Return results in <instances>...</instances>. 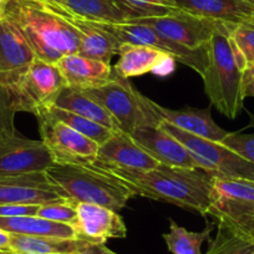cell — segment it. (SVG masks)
Here are the masks:
<instances>
[{"label":"cell","mask_w":254,"mask_h":254,"mask_svg":"<svg viewBox=\"0 0 254 254\" xmlns=\"http://www.w3.org/2000/svg\"><path fill=\"white\" fill-rule=\"evenodd\" d=\"M120 178L135 196L175 204L207 217L212 201L213 177L201 168L157 167L142 172L109 170Z\"/></svg>","instance_id":"1"},{"label":"cell","mask_w":254,"mask_h":254,"mask_svg":"<svg viewBox=\"0 0 254 254\" xmlns=\"http://www.w3.org/2000/svg\"><path fill=\"white\" fill-rule=\"evenodd\" d=\"M248 66L232 39L228 24L219 21L206 46V67L202 75L211 104L234 120L243 109V75Z\"/></svg>","instance_id":"2"},{"label":"cell","mask_w":254,"mask_h":254,"mask_svg":"<svg viewBox=\"0 0 254 254\" xmlns=\"http://www.w3.org/2000/svg\"><path fill=\"white\" fill-rule=\"evenodd\" d=\"M5 18L23 33L38 59L56 64L79 53L76 29L41 0H10Z\"/></svg>","instance_id":"3"},{"label":"cell","mask_w":254,"mask_h":254,"mask_svg":"<svg viewBox=\"0 0 254 254\" xmlns=\"http://www.w3.org/2000/svg\"><path fill=\"white\" fill-rule=\"evenodd\" d=\"M46 176L75 203H91L119 212L135 193L111 171L96 163L54 162Z\"/></svg>","instance_id":"4"},{"label":"cell","mask_w":254,"mask_h":254,"mask_svg":"<svg viewBox=\"0 0 254 254\" xmlns=\"http://www.w3.org/2000/svg\"><path fill=\"white\" fill-rule=\"evenodd\" d=\"M207 216L254 243V181L213 177Z\"/></svg>","instance_id":"5"},{"label":"cell","mask_w":254,"mask_h":254,"mask_svg":"<svg viewBox=\"0 0 254 254\" xmlns=\"http://www.w3.org/2000/svg\"><path fill=\"white\" fill-rule=\"evenodd\" d=\"M109 111L120 130L128 135L142 125H161L162 120L153 111L151 100L143 96L128 81L115 74L105 85L86 90Z\"/></svg>","instance_id":"6"},{"label":"cell","mask_w":254,"mask_h":254,"mask_svg":"<svg viewBox=\"0 0 254 254\" xmlns=\"http://www.w3.org/2000/svg\"><path fill=\"white\" fill-rule=\"evenodd\" d=\"M161 125L190 151L197 167L206 171L212 177L254 181V163L223 143L190 135L165 121Z\"/></svg>","instance_id":"7"},{"label":"cell","mask_w":254,"mask_h":254,"mask_svg":"<svg viewBox=\"0 0 254 254\" xmlns=\"http://www.w3.org/2000/svg\"><path fill=\"white\" fill-rule=\"evenodd\" d=\"M41 141L59 163H95L100 145L40 110L35 114Z\"/></svg>","instance_id":"8"},{"label":"cell","mask_w":254,"mask_h":254,"mask_svg":"<svg viewBox=\"0 0 254 254\" xmlns=\"http://www.w3.org/2000/svg\"><path fill=\"white\" fill-rule=\"evenodd\" d=\"M100 29L106 33L111 34L121 44H136V45H146L151 48L160 49L171 54L176 61L185 64L190 69L203 75L206 67V49L199 51L190 50L187 48L178 45L167 40L160 34L156 33L152 28L143 24L126 21V23H100V21H91Z\"/></svg>","instance_id":"9"},{"label":"cell","mask_w":254,"mask_h":254,"mask_svg":"<svg viewBox=\"0 0 254 254\" xmlns=\"http://www.w3.org/2000/svg\"><path fill=\"white\" fill-rule=\"evenodd\" d=\"M36 56L28 40L8 18L0 20V85L18 96ZM18 105V104H16Z\"/></svg>","instance_id":"10"},{"label":"cell","mask_w":254,"mask_h":254,"mask_svg":"<svg viewBox=\"0 0 254 254\" xmlns=\"http://www.w3.org/2000/svg\"><path fill=\"white\" fill-rule=\"evenodd\" d=\"M130 21L150 26L167 40L193 51L206 49L219 23L182 10L157 18L136 19Z\"/></svg>","instance_id":"11"},{"label":"cell","mask_w":254,"mask_h":254,"mask_svg":"<svg viewBox=\"0 0 254 254\" xmlns=\"http://www.w3.org/2000/svg\"><path fill=\"white\" fill-rule=\"evenodd\" d=\"M56 64L36 58L29 67L16 96L19 111L36 114V111L55 104L56 99L66 87Z\"/></svg>","instance_id":"12"},{"label":"cell","mask_w":254,"mask_h":254,"mask_svg":"<svg viewBox=\"0 0 254 254\" xmlns=\"http://www.w3.org/2000/svg\"><path fill=\"white\" fill-rule=\"evenodd\" d=\"M71 201L45 172L0 176V204H46Z\"/></svg>","instance_id":"13"},{"label":"cell","mask_w":254,"mask_h":254,"mask_svg":"<svg viewBox=\"0 0 254 254\" xmlns=\"http://www.w3.org/2000/svg\"><path fill=\"white\" fill-rule=\"evenodd\" d=\"M53 163V156L41 140H30L16 133L0 142V176L45 172Z\"/></svg>","instance_id":"14"},{"label":"cell","mask_w":254,"mask_h":254,"mask_svg":"<svg viewBox=\"0 0 254 254\" xmlns=\"http://www.w3.org/2000/svg\"><path fill=\"white\" fill-rule=\"evenodd\" d=\"M95 163L106 170L131 172L150 171L160 165L132 136L122 130L115 131L109 140L100 145Z\"/></svg>","instance_id":"15"},{"label":"cell","mask_w":254,"mask_h":254,"mask_svg":"<svg viewBox=\"0 0 254 254\" xmlns=\"http://www.w3.org/2000/svg\"><path fill=\"white\" fill-rule=\"evenodd\" d=\"M77 217L72 224L76 238L105 244L109 239L125 238L127 228L119 212L91 203H76Z\"/></svg>","instance_id":"16"},{"label":"cell","mask_w":254,"mask_h":254,"mask_svg":"<svg viewBox=\"0 0 254 254\" xmlns=\"http://www.w3.org/2000/svg\"><path fill=\"white\" fill-rule=\"evenodd\" d=\"M119 61L114 66L115 74L128 79L153 72L167 76L175 70V58L160 49L136 44H121Z\"/></svg>","instance_id":"17"},{"label":"cell","mask_w":254,"mask_h":254,"mask_svg":"<svg viewBox=\"0 0 254 254\" xmlns=\"http://www.w3.org/2000/svg\"><path fill=\"white\" fill-rule=\"evenodd\" d=\"M131 136L160 165L197 168L190 151L166 131L162 125H142L138 126Z\"/></svg>","instance_id":"18"},{"label":"cell","mask_w":254,"mask_h":254,"mask_svg":"<svg viewBox=\"0 0 254 254\" xmlns=\"http://www.w3.org/2000/svg\"><path fill=\"white\" fill-rule=\"evenodd\" d=\"M44 3L59 15L63 16L64 19H66L76 29L80 38L79 53L77 54L109 64L111 59L119 54L121 43L111 34L100 29L90 20L80 18L61 4L48 3V1H44Z\"/></svg>","instance_id":"19"},{"label":"cell","mask_w":254,"mask_h":254,"mask_svg":"<svg viewBox=\"0 0 254 254\" xmlns=\"http://www.w3.org/2000/svg\"><path fill=\"white\" fill-rule=\"evenodd\" d=\"M151 106L162 121L190 135L214 142H221L228 135L226 130H223L213 121L209 107L203 110L192 109V107L183 110H171L156 104L152 100H151Z\"/></svg>","instance_id":"20"},{"label":"cell","mask_w":254,"mask_h":254,"mask_svg":"<svg viewBox=\"0 0 254 254\" xmlns=\"http://www.w3.org/2000/svg\"><path fill=\"white\" fill-rule=\"evenodd\" d=\"M67 86L89 90L105 85L114 77L109 63L86 58L80 54L65 55L56 63Z\"/></svg>","instance_id":"21"},{"label":"cell","mask_w":254,"mask_h":254,"mask_svg":"<svg viewBox=\"0 0 254 254\" xmlns=\"http://www.w3.org/2000/svg\"><path fill=\"white\" fill-rule=\"evenodd\" d=\"M54 105L60 109L74 112L85 119L91 120V121L102 125L112 131L120 130L119 125L115 121L114 117L86 90L71 86L64 87Z\"/></svg>","instance_id":"22"},{"label":"cell","mask_w":254,"mask_h":254,"mask_svg":"<svg viewBox=\"0 0 254 254\" xmlns=\"http://www.w3.org/2000/svg\"><path fill=\"white\" fill-rule=\"evenodd\" d=\"M0 229L6 233L23 236L76 238V233L71 224L58 223L39 216L0 217Z\"/></svg>","instance_id":"23"},{"label":"cell","mask_w":254,"mask_h":254,"mask_svg":"<svg viewBox=\"0 0 254 254\" xmlns=\"http://www.w3.org/2000/svg\"><path fill=\"white\" fill-rule=\"evenodd\" d=\"M11 254H74L89 242L76 238L33 237L9 233Z\"/></svg>","instance_id":"24"},{"label":"cell","mask_w":254,"mask_h":254,"mask_svg":"<svg viewBox=\"0 0 254 254\" xmlns=\"http://www.w3.org/2000/svg\"><path fill=\"white\" fill-rule=\"evenodd\" d=\"M80 18L100 23H126L127 18L112 0H64L61 4Z\"/></svg>","instance_id":"25"},{"label":"cell","mask_w":254,"mask_h":254,"mask_svg":"<svg viewBox=\"0 0 254 254\" xmlns=\"http://www.w3.org/2000/svg\"><path fill=\"white\" fill-rule=\"evenodd\" d=\"M212 231V223H207L202 232H190L171 219L170 232L163 234V239L172 254H202V244L209 241Z\"/></svg>","instance_id":"26"},{"label":"cell","mask_w":254,"mask_h":254,"mask_svg":"<svg viewBox=\"0 0 254 254\" xmlns=\"http://www.w3.org/2000/svg\"><path fill=\"white\" fill-rule=\"evenodd\" d=\"M41 110L45 111L48 115H50L51 117H54V119L59 120V121H61L63 124L67 125L69 127L76 130L77 132H80L81 135L94 140L95 142H97L99 145H101L105 141L109 140L112 136V133L115 132V131L110 130L107 127L102 126V125L96 124V122L91 121V120L85 119V117L79 116V115L67 111V110L60 109V107L55 106V105H51V106L45 107V109ZM39 111H40V110H39Z\"/></svg>","instance_id":"27"},{"label":"cell","mask_w":254,"mask_h":254,"mask_svg":"<svg viewBox=\"0 0 254 254\" xmlns=\"http://www.w3.org/2000/svg\"><path fill=\"white\" fill-rule=\"evenodd\" d=\"M125 14L127 21L136 19L157 18L180 11L173 0H112Z\"/></svg>","instance_id":"28"},{"label":"cell","mask_w":254,"mask_h":254,"mask_svg":"<svg viewBox=\"0 0 254 254\" xmlns=\"http://www.w3.org/2000/svg\"><path fill=\"white\" fill-rule=\"evenodd\" d=\"M254 243L232 231L226 224L217 222V234L209 242L206 254H253Z\"/></svg>","instance_id":"29"},{"label":"cell","mask_w":254,"mask_h":254,"mask_svg":"<svg viewBox=\"0 0 254 254\" xmlns=\"http://www.w3.org/2000/svg\"><path fill=\"white\" fill-rule=\"evenodd\" d=\"M19 112L13 92L0 85V142L16 133L15 115Z\"/></svg>","instance_id":"30"},{"label":"cell","mask_w":254,"mask_h":254,"mask_svg":"<svg viewBox=\"0 0 254 254\" xmlns=\"http://www.w3.org/2000/svg\"><path fill=\"white\" fill-rule=\"evenodd\" d=\"M36 216L58 223L74 224L76 221V203L72 201L55 202V203L41 204Z\"/></svg>","instance_id":"31"},{"label":"cell","mask_w":254,"mask_h":254,"mask_svg":"<svg viewBox=\"0 0 254 254\" xmlns=\"http://www.w3.org/2000/svg\"><path fill=\"white\" fill-rule=\"evenodd\" d=\"M232 39L248 64H254V25L252 24H228Z\"/></svg>","instance_id":"32"},{"label":"cell","mask_w":254,"mask_h":254,"mask_svg":"<svg viewBox=\"0 0 254 254\" xmlns=\"http://www.w3.org/2000/svg\"><path fill=\"white\" fill-rule=\"evenodd\" d=\"M221 143L233 150L249 162L254 163V132H228Z\"/></svg>","instance_id":"33"},{"label":"cell","mask_w":254,"mask_h":254,"mask_svg":"<svg viewBox=\"0 0 254 254\" xmlns=\"http://www.w3.org/2000/svg\"><path fill=\"white\" fill-rule=\"evenodd\" d=\"M41 204H0V217L36 216Z\"/></svg>","instance_id":"34"},{"label":"cell","mask_w":254,"mask_h":254,"mask_svg":"<svg viewBox=\"0 0 254 254\" xmlns=\"http://www.w3.org/2000/svg\"><path fill=\"white\" fill-rule=\"evenodd\" d=\"M244 97H254V64H248L243 75Z\"/></svg>","instance_id":"35"},{"label":"cell","mask_w":254,"mask_h":254,"mask_svg":"<svg viewBox=\"0 0 254 254\" xmlns=\"http://www.w3.org/2000/svg\"><path fill=\"white\" fill-rule=\"evenodd\" d=\"M114 252L107 248L105 244L100 243H87L81 249L74 254H112Z\"/></svg>","instance_id":"36"},{"label":"cell","mask_w":254,"mask_h":254,"mask_svg":"<svg viewBox=\"0 0 254 254\" xmlns=\"http://www.w3.org/2000/svg\"><path fill=\"white\" fill-rule=\"evenodd\" d=\"M0 253L11 254L10 242H9V233L0 229Z\"/></svg>","instance_id":"37"},{"label":"cell","mask_w":254,"mask_h":254,"mask_svg":"<svg viewBox=\"0 0 254 254\" xmlns=\"http://www.w3.org/2000/svg\"><path fill=\"white\" fill-rule=\"evenodd\" d=\"M9 4H10V0H0V20L5 18Z\"/></svg>","instance_id":"38"},{"label":"cell","mask_w":254,"mask_h":254,"mask_svg":"<svg viewBox=\"0 0 254 254\" xmlns=\"http://www.w3.org/2000/svg\"><path fill=\"white\" fill-rule=\"evenodd\" d=\"M43 1H48V3H54V4H63L64 0H43Z\"/></svg>","instance_id":"39"},{"label":"cell","mask_w":254,"mask_h":254,"mask_svg":"<svg viewBox=\"0 0 254 254\" xmlns=\"http://www.w3.org/2000/svg\"><path fill=\"white\" fill-rule=\"evenodd\" d=\"M246 1H247V3L251 4V5L254 6V0H246Z\"/></svg>","instance_id":"40"},{"label":"cell","mask_w":254,"mask_h":254,"mask_svg":"<svg viewBox=\"0 0 254 254\" xmlns=\"http://www.w3.org/2000/svg\"><path fill=\"white\" fill-rule=\"evenodd\" d=\"M112 254H117V253H115V252H114V253H112Z\"/></svg>","instance_id":"41"},{"label":"cell","mask_w":254,"mask_h":254,"mask_svg":"<svg viewBox=\"0 0 254 254\" xmlns=\"http://www.w3.org/2000/svg\"><path fill=\"white\" fill-rule=\"evenodd\" d=\"M0 254H4V253H0Z\"/></svg>","instance_id":"42"},{"label":"cell","mask_w":254,"mask_h":254,"mask_svg":"<svg viewBox=\"0 0 254 254\" xmlns=\"http://www.w3.org/2000/svg\"><path fill=\"white\" fill-rule=\"evenodd\" d=\"M253 254H254V253H253Z\"/></svg>","instance_id":"43"}]
</instances>
